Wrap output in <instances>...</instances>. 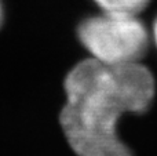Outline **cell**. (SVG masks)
<instances>
[{"label":"cell","instance_id":"277c9868","mask_svg":"<svg viewBox=\"0 0 157 156\" xmlns=\"http://www.w3.org/2000/svg\"><path fill=\"white\" fill-rule=\"evenodd\" d=\"M150 39H152V43L155 44V47L157 49V17L153 21L152 29H150Z\"/></svg>","mask_w":157,"mask_h":156},{"label":"cell","instance_id":"5b68a950","mask_svg":"<svg viewBox=\"0 0 157 156\" xmlns=\"http://www.w3.org/2000/svg\"><path fill=\"white\" fill-rule=\"evenodd\" d=\"M3 21H4V7H3V2L0 0V26L3 25Z\"/></svg>","mask_w":157,"mask_h":156},{"label":"cell","instance_id":"6da1fadb","mask_svg":"<svg viewBox=\"0 0 157 156\" xmlns=\"http://www.w3.org/2000/svg\"><path fill=\"white\" fill-rule=\"evenodd\" d=\"M62 131L77 156H132L119 137L125 113H144L156 96V80L142 62L105 65L91 58L76 64L63 82Z\"/></svg>","mask_w":157,"mask_h":156},{"label":"cell","instance_id":"3957f363","mask_svg":"<svg viewBox=\"0 0 157 156\" xmlns=\"http://www.w3.org/2000/svg\"><path fill=\"white\" fill-rule=\"evenodd\" d=\"M101 11L139 15L152 0H92Z\"/></svg>","mask_w":157,"mask_h":156},{"label":"cell","instance_id":"7a4b0ae2","mask_svg":"<svg viewBox=\"0 0 157 156\" xmlns=\"http://www.w3.org/2000/svg\"><path fill=\"white\" fill-rule=\"evenodd\" d=\"M77 39L91 60L113 66L141 62L152 44L138 15L101 10L78 24Z\"/></svg>","mask_w":157,"mask_h":156}]
</instances>
